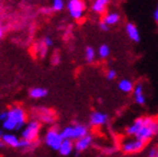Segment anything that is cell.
<instances>
[{"mask_svg":"<svg viewBox=\"0 0 158 157\" xmlns=\"http://www.w3.org/2000/svg\"><path fill=\"white\" fill-rule=\"evenodd\" d=\"M125 134L148 143L158 134V119L147 116L139 117L126 128Z\"/></svg>","mask_w":158,"mask_h":157,"instance_id":"6da1fadb","label":"cell"},{"mask_svg":"<svg viewBox=\"0 0 158 157\" xmlns=\"http://www.w3.org/2000/svg\"><path fill=\"white\" fill-rule=\"evenodd\" d=\"M8 110L7 119L2 122V129L8 132L21 131L29 120V114L22 106L15 104L10 107Z\"/></svg>","mask_w":158,"mask_h":157,"instance_id":"7a4b0ae2","label":"cell"},{"mask_svg":"<svg viewBox=\"0 0 158 157\" xmlns=\"http://www.w3.org/2000/svg\"><path fill=\"white\" fill-rule=\"evenodd\" d=\"M60 133L64 140H70L73 142L84 138L89 134V126L84 123H73L60 129Z\"/></svg>","mask_w":158,"mask_h":157,"instance_id":"3957f363","label":"cell"},{"mask_svg":"<svg viewBox=\"0 0 158 157\" xmlns=\"http://www.w3.org/2000/svg\"><path fill=\"white\" fill-rule=\"evenodd\" d=\"M43 141H44V144L47 147L58 152L59 147H60V145L64 141L62 133H60V129L57 125H51L45 132Z\"/></svg>","mask_w":158,"mask_h":157,"instance_id":"277c9868","label":"cell"},{"mask_svg":"<svg viewBox=\"0 0 158 157\" xmlns=\"http://www.w3.org/2000/svg\"><path fill=\"white\" fill-rule=\"evenodd\" d=\"M42 131V123L36 119H31L27 122V124L21 130V138L22 140L29 142H36L39 141L40 133Z\"/></svg>","mask_w":158,"mask_h":157,"instance_id":"5b68a950","label":"cell"},{"mask_svg":"<svg viewBox=\"0 0 158 157\" xmlns=\"http://www.w3.org/2000/svg\"><path fill=\"white\" fill-rule=\"evenodd\" d=\"M66 9L73 20L80 21L87 12V2L85 0H68Z\"/></svg>","mask_w":158,"mask_h":157,"instance_id":"8992f818","label":"cell"},{"mask_svg":"<svg viewBox=\"0 0 158 157\" xmlns=\"http://www.w3.org/2000/svg\"><path fill=\"white\" fill-rule=\"evenodd\" d=\"M147 143L143 142V141L138 140L133 136H128L127 138L122 141L121 143V151L126 155H133L138 154V153L143 152L145 150Z\"/></svg>","mask_w":158,"mask_h":157,"instance_id":"52a82bcc","label":"cell"},{"mask_svg":"<svg viewBox=\"0 0 158 157\" xmlns=\"http://www.w3.org/2000/svg\"><path fill=\"white\" fill-rule=\"evenodd\" d=\"M33 119H36L41 123L53 125L56 121V113L54 110L46 107H35L32 109Z\"/></svg>","mask_w":158,"mask_h":157,"instance_id":"ba28073f","label":"cell"},{"mask_svg":"<svg viewBox=\"0 0 158 157\" xmlns=\"http://www.w3.org/2000/svg\"><path fill=\"white\" fill-rule=\"evenodd\" d=\"M109 123V116L108 113L102 112V111H94L89 117V125L92 128H99Z\"/></svg>","mask_w":158,"mask_h":157,"instance_id":"9c48e42d","label":"cell"},{"mask_svg":"<svg viewBox=\"0 0 158 157\" xmlns=\"http://www.w3.org/2000/svg\"><path fill=\"white\" fill-rule=\"evenodd\" d=\"M94 135L90 134V133L85 135L84 138L75 141L74 145H75V153H76V156H78L80 153L85 152V151H87L88 148H90V146L94 144Z\"/></svg>","mask_w":158,"mask_h":157,"instance_id":"30bf717a","label":"cell"},{"mask_svg":"<svg viewBox=\"0 0 158 157\" xmlns=\"http://www.w3.org/2000/svg\"><path fill=\"white\" fill-rule=\"evenodd\" d=\"M132 96H133V99L136 104H138V106H145L146 101H147V97H146L145 88H144L143 83H135V87H134V90L132 92Z\"/></svg>","mask_w":158,"mask_h":157,"instance_id":"8fae6325","label":"cell"},{"mask_svg":"<svg viewBox=\"0 0 158 157\" xmlns=\"http://www.w3.org/2000/svg\"><path fill=\"white\" fill-rule=\"evenodd\" d=\"M109 5H110V0H94L90 6V10L94 15L103 17L108 12Z\"/></svg>","mask_w":158,"mask_h":157,"instance_id":"7c38bea8","label":"cell"},{"mask_svg":"<svg viewBox=\"0 0 158 157\" xmlns=\"http://www.w3.org/2000/svg\"><path fill=\"white\" fill-rule=\"evenodd\" d=\"M125 32L126 35L132 42L134 43H139L141 42V32H139V30H138L137 25L133 22H127L125 24Z\"/></svg>","mask_w":158,"mask_h":157,"instance_id":"4fadbf2b","label":"cell"},{"mask_svg":"<svg viewBox=\"0 0 158 157\" xmlns=\"http://www.w3.org/2000/svg\"><path fill=\"white\" fill-rule=\"evenodd\" d=\"M121 15L118 12V11H108L106 15L102 17V21L108 25L109 28L115 27L118 23L121 22Z\"/></svg>","mask_w":158,"mask_h":157,"instance_id":"5bb4252c","label":"cell"},{"mask_svg":"<svg viewBox=\"0 0 158 157\" xmlns=\"http://www.w3.org/2000/svg\"><path fill=\"white\" fill-rule=\"evenodd\" d=\"M1 141L3 142L5 146H9L11 148H19L20 144V138H18L17 135L13 134L11 132H7L3 134Z\"/></svg>","mask_w":158,"mask_h":157,"instance_id":"9a60e30c","label":"cell"},{"mask_svg":"<svg viewBox=\"0 0 158 157\" xmlns=\"http://www.w3.org/2000/svg\"><path fill=\"white\" fill-rule=\"evenodd\" d=\"M135 87V83L130 78H122L118 83V89L123 93H132Z\"/></svg>","mask_w":158,"mask_h":157,"instance_id":"2e32d148","label":"cell"},{"mask_svg":"<svg viewBox=\"0 0 158 157\" xmlns=\"http://www.w3.org/2000/svg\"><path fill=\"white\" fill-rule=\"evenodd\" d=\"M48 96V90L45 87H33L29 90V97L33 100H41Z\"/></svg>","mask_w":158,"mask_h":157,"instance_id":"e0dca14e","label":"cell"},{"mask_svg":"<svg viewBox=\"0 0 158 157\" xmlns=\"http://www.w3.org/2000/svg\"><path fill=\"white\" fill-rule=\"evenodd\" d=\"M75 152V145H74V142L70 140H64L60 145V147L58 150V153L62 156L66 157V156H69V155H72L73 153Z\"/></svg>","mask_w":158,"mask_h":157,"instance_id":"ac0fdd59","label":"cell"},{"mask_svg":"<svg viewBox=\"0 0 158 157\" xmlns=\"http://www.w3.org/2000/svg\"><path fill=\"white\" fill-rule=\"evenodd\" d=\"M40 140L36 141V142H29V141H25L20 138V144H19V150L23 151V152H32L35 148L40 145Z\"/></svg>","mask_w":158,"mask_h":157,"instance_id":"d6986e66","label":"cell"},{"mask_svg":"<svg viewBox=\"0 0 158 157\" xmlns=\"http://www.w3.org/2000/svg\"><path fill=\"white\" fill-rule=\"evenodd\" d=\"M85 61L88 63V64H94V62H96L97 59V49H94V46H87L86 49H85Z\"/></svg>","mask_w":158,"mask_h":157,"instance_id":"ffe728a7","label":"cell"},{"mask_svg":"<svg viewBox=\"0 0 158 157\" xmlns=\"http://www.w3.org/2000/svg\"><path fill=\"white\" fill-rule=\"evenodd\" d=\"M97 55H98L99 58L101 59H108L111 55V47L110 45L103 43V44L99 45L98 49H97Z\"/></svg>","mask_w":158,"mask_h":157,"instance_id":"44dd1931","label":"cell"},{"mask_svg":"<svg viewBox=\"0 0 158 157\" xmlns=\"http://www.w3.org/2000/svg\"><path fill=\"white\" fill-rule=\"evenodd\" d=\"M48 49H49L43 43L42 40L39 41L37 43H35V45H34L35 54H36L39 57H41V58H44V57L47 56V54H48Z\"/></svg>","mask_w":158,"mask_h":157,"instance_id":"7402d4cb","label":"cell"},{"mask_svg":"<svg viewBox=\"0 0 158 157\" xmlns=\"http://www.w3.org/2000/svg\"><path fill=\"white\" fill-rule=\"evenodd\" d=\"M66 1L65 0H52L51 2V9L53 12H62L66 8Z\"/></svg>","mask_w":158,"mask_h":157,"instance_id":"603a6c76","label":"cell"},{"mask_svg":"<svg viewBox=\"0 0 158 157\" xmlns=\"http://www.w3.org/2000/svg\"><path fill=\"white\" fill-rule=\"evenodd\" d=\"M60 61H62V56H60V53H59L58 51H55L53 52V54L51 55V63H52L53 65H58L59 63H60Z\"/></svg>","mask_w":158,"mask_h":157,"instance_id":"cb8c5ba5","label":"cell"},{"mask_svg":"<svg viewBox=\"0 0 158 157\" xmlns=\"http://www.w3.org/2000/svg\"><path fill=\"white\" fill-rule=\"evenodd\" d=\"M116 77H118V73H116L115 69L110 68V69H108V70L106 71V80L113 81V80H115V79H116Z\"/></svg>","mask_w":158,"mask_h":157,"instance_id":"d4e9b609","label":"cell"},{"mask_svg":"<svg viewBox=\"0 0 158 157\" xmlns=\"http://www.w3.org/2000/svg\"><path fill=\"white\" fill-rule=\"evenodd\" d=\"M42 42L48 47V49H52V47L54 46V40H53L52 36H49V35H45L42 39Z\"/></svg>","mask_w":158,"mask_h":157,"instance_id":"484cf974","label":"cell"},{"mask_svg":"<svg viewBox=\"0 0 158 157\" xmlns=\"http://www.w3.org/2000/svg\"><path fill=\"white\" fill-rule=\"evenodd\" d=\"M157 154H158V147L157 146H152L149 147L147 152V157H157Z\"/></svg>","mask_w":158,"mask_h":157,"instance_id":"4316f807","label":"cell"},{"mask_svg":"<svg viewBox=\"0 0 158 157\" xmlns=\"http://www.w3.org/2000/svg\"><path fill=\"white\" fill-rule=\"evenodd\" d=\"M98 28L100 31H102V32H108L109 30H110V28H109L102 20H100V21L98 22Z\"/></svg>","mask_w":158,"mask_h":157,"instance_id":"83f0119b","label":"cell"},{"mask_svg":"<svg viewBox=\"0 0 158 157\" xmlns=\"http://www.w3.org/2000/svg\"><path fill=\"white\" fill-rule=\"evenodd\" d=\"M115 152H116V148L113 147V146H111V147H106L103 150V154L108 155V156H111V155L114 154Z\"/></svg>","mask_w":158,"mask_h":157,"instance_id":"f1b7e54d","label":"cell"},{"mask_svg":"<svg viewBox=\"0 0 158 157\" xmlns=\"http://www.w3.org/2000/svg\"><path fill=\"white\" fill-rule=\"evenodd\" d=\"M7 116H8V110H7V109H6V110L0 111V121H1V123H2L6 119H7Z\"/></svg>","mask_w":158,"mask_h":157,"instance_id":"f546056e","label":"cell"},{"mask_svg":"<svg viewBox=\"0 0 158 157\" xmlns=\"http://www.w3.org/2000/svg\"><path fill=\"white\" fill-rule=\"evenodd\" d=\"M41 12L44 13V15H51L53 11H52V9H51V7H43L42 9H41Z\"/></svg>","mask_w":158,"mask_h":157,"instance_id":"4dcf8cb0","label":"cell"},{"mask_svg":"<svg viewBox=\"0 0 158 157\" xmlns=\"http://www.w3.org/2000/svg\"><path fill=\"white\" fill-rule=\"evenodd\" d=\"M3 36H5V28H3V25L0 23V41L2 40Z\"/></svg>","mask_w":158,"mask_h":157,"instance_id":"1f68e13d","label":"cell"},{"mask_svg":"<svg viewBox=\"0 0 158 157\" xmlns=\"http://www.w3.org/2000/svg\"><path fill=\"white\" fill-rule=\"evenodd\" d=\"M154 19H155L156 22H158V5H157V7H156L155 11H154Z\"/></svg>","mask_w":158,"mask_h":157,"instance_id":"d6a6232c","label":"cell"},{"mask_svg":"<svg viewBox=\"0 0 158 157\" xmlns=\"http://www.w3.org/2000/svg\"><path fill=\"white\" fill-rule=\"evenodd\" d=\"M5 147V144H3V142L1 140H0V150H1V148H3Z\"/></svg>","mask_w":158,"mask_h":157,"instance_id":"836d02e7","label":"cell"},{"mask_svg":"<svg viewBox=\"0 0 158 157\" xmlns=\"http://www.w3.org/2000/svg\"><path fill=\"white\" fill-rule=\"evenodd\" d=\"M3 134H5V133H3V131H2V130H0V140H1V138H2Z\"/></svg>","mask_w":158,"mask_h":157,"instance_id":"e575fe53","label":"cell"},{"mask_svg":"<svg viewBox=\"0 0 158 157\" xmlns=\"http://www.w3.org/2000/svg\"><path fill=\"white\" fill-rule=\"evenodd\" d=\"M157 157H158V154H157Z\"/></svg>","mask_w":158,"mask_h":157,"instance_id":"d590c367","label":"cell"},{"mask_svg":"<svg viewBox=\"0 0 158 157\" xmlns=\"http://www.w3.org/2000/svg\"><path fill=\"white\" fill-rule=\"evenodd\" d=\"M157 24H158V22H157Z\"/></svg>","mask_w":158,"mask_h":157,"instance_id":"8d00e7d4","label":"cell"}]
</instances>
